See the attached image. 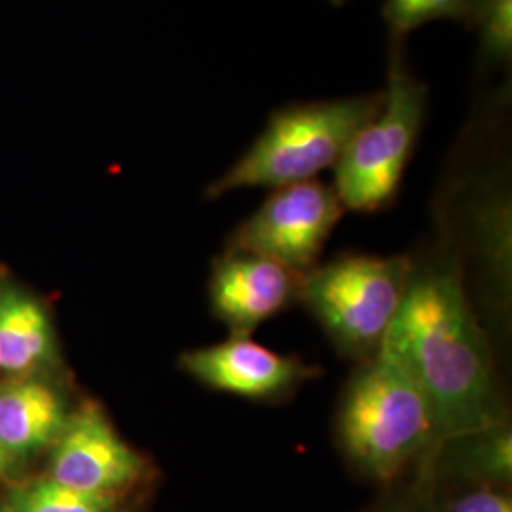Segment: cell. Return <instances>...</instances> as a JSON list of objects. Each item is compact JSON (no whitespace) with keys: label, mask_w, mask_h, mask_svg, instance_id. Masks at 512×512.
<instances>
[{"label":"cell","mask_w":512,"mask_h":512,"mask_svg":"<svg viewBox=\"0 0 512 512\" xmlns=\"http://www.w3.org/2000/svg\"><path fill=\"white\" fill-rule=\"evenodd\" d=\"M420 384L439 442L505 423L492 353L454 268L414 275L384 342Z\"/></svg>","instance_id":"obj_1"},{"label":"cell","mask_w":512,"mask_h":512,"mask_svg":"<svg viewBox=\"0 0 512 512\" xmlns=\"http://www.w3.org/2000/svg\"><path fill=\"white\" fill-rule=\"evenodd\" d=\"M384 92L294 103L275 110L260 137L209 186L207 198L239 188H279L315 179L338 164L349 141L382 107Z\"/></svg>","instance_id":"obj_2"},{"label":"cell","mask_w":512,"mask_h":512,"mask_svg":"<svg viewBox=\"0 0 512 512\" xmlns=\"http://www.w3.org/2000/svg\"><path fill=\"white\" fill-rule=\"evenodd\" d=\"M340 439L363 471L391 480L439 442L435 414L401 357L380 346L349 387L340 414Z\"/></svg>","instance_id":"obj_3"},{"label":"cell","mask_w":512,"mask_h":512,"mask_svg":"<svg viewBox=\"0 0 512 512\" xmlns=\"http://www.w3.org/2000/svg\"><path fill=\"white\" fill-rule=\"evenodd\" d=\"M384 101L359 129L336 167L334 192L344 209L372 213L391 202L420 137L429 90L410 71L399 42L393 48Z\"/></svg>","instance_id":"obj_4"},{"label":"cell","mask_w":512,"mask_h":512,"mask_svg":"<svg viewBox=\"0 0 512 512\" xmlns=\"http://www.w3.org/2000/svg\"><path fill=\"white\" fill-rule=\"evenodd\" d=\"M412 262L406 256H340L302 275L298 298L344 351L374 357L403 306Z\"/></svg>","instance_id":"obj_5"},{"label":"cell","mask_w":512,"mask_h":512,"mask_svg":"<svg viewBox=\"0 0 512 512\" xmlns=\"http://www.w3.org/2000/svg\"><path fill=\"white\" fill-rule=\"evenodd\" d=\"M342 213L344 205L334 188L317 179L279 186L239 224L230 249L266 256L296 274H308Z\"/></svg>","instance_id":"obj_6"},{"label":"cell","mask_w":512,"mask_h":512,"mask_svg":"<svg viewBox=\"0 0 512 512\" xmlns=\"http://www.w3.org/2000/svg\"><path fill=\"white\" fill-rule=\"evenodd\" d=\"M145 461L116 433L103 408L84 403L54 442L50 478L86 494L114 495L135 484Z\"/></svg>","instance_id":"obj_7"},{"label":"cell","mask_w":512,"mask_h":512,"mask_svg":"<svg viewBox=\"0 0 512 512\" xmlns=\"http://www.w3.org/2000/svg\"><path fill=\"white\" fill-rule=\"evenodd\" d=\"M300 281L272 258L230 249L213 266L211 306L232 336L243 338L298 298Z\"/></svg>","instance_id":"obj_8"},{"label":"cell","mask_w":512,"mask_h":512,"mask_svg":"<svg viewBox=\"0 0 512 512\" xmlns=\"http://www.w3.org/2000/svg\"><path fill=\"white\" fill-rule=\"evenodd\" d=\"M181 368L202 384L245 399H272L310 378V368L294 357L277 355L249 336L194 349L181 357Z\"/></svg>","instance_id":"obj_9"},{"label":"cell","mask_w":512,"mask_h":512,"mask_svg":"<svg viewBox=\"0 0 512 512\" xmlns=\"http://www.w3.org/2000/svg\"><path fill=\"white\" fill-rule=\"evenodd\" d=\"M67 412L52 387L19 380L0 387V444L12 458H25L54 444Z\"/></svg>","instance_id":"obj_10"},{"label":"cell","mask_w":512,"mask_h":512,"mask_svg":"<svg viewBox=\"0 0 512 512\" xmlns=\"http://www.w3.org/2000/svg\"><path fill=\"white\" fill-rule=\"evenodd\" d=\"M54 351L46 311L16 287L0 285V370L27 374Z\"/></svg>","instance_id":"obj_11"},{"label":"cell","mask_w":512,"mask_h":512,"mask_svg":"<svg viewBox=\"0 0 512 512\" xmlns=\"http://www.w3.org/2000/svg\"><path fill=\"white\" fill-rule=\"evenodd\" d=\"M114 495L86 494L42 478L12 490L0 501V512H112Z\"/></svg>","instance_id":"obj_12"},{"label":"cell","mask_w":512,"mask_h":512,"mask_svg":"<svg viewBox=\"0 0 512 512\" xmlns=\"http://www.w3.org/2000/svg\"><path fill=\"white\" fill-rule=\"evenodd\" d=\"M463 465L475 478L488 482H509L512 475L511 427L501 423L492 429L463 437ZM454 442V440H452Z\"/></svg>","instance_id":"obj_13"},{"label":"cell","mask_w":512,"mask_h":512,"mask_svg":"<svg viewBox=\"0 0 512 512\" xmlns=\"http://www.w3.org/2000/svg\"><path fill=\"white\" fill-rule=\"evenodd\" d=\"M490 61L509 63L512 55V0H471L469 16Z\"/></svg>","instance_id":"obj_14"},{"label":"cell","mask_w":512,"mask_h":512,"mask_svg":"<svg viewBox=\"0 0 512 512\" xmlns=\"http://www.w3.org/2000/svg\"><path fill=\"white\" fill-rule=\"evenodd\" d=\"M471 0H385L384 18L393 35L401 38L437 19L467 21Z\"/></svg>","instance_id":"obj_15"},{"label":"cell","mask_w":512,"mask_h":512,"mask_svg":"<svg viewBox=\"0 0 512 512\" xmlns=\"http://www.w3.org/2000/svg\"><path fill=\"white\" fill-rule=\"evenodd\" d=\"M486 211L482 220V247L503 281L509 277L511 268V211L503 202L490 205Z\"/></svg>","instance_id":"obj_16"},{"label":"cell","mask_w":512,"mask_h":512,"mask_svg":"<svg viewBox=\"0 0 512 512\" xmlns=\"http://www.w3.org/2000/svg\"><path fill=\"white\" fill-rule=\"evenodd\" d=\"M448 512H512V503L494 490H478L458 497Z\"/></svg>","instance_id":"obj_17"},{"label":"cell","mask_w":512,"mask_h":512,"mask_svg":"<svg viewBox=\"0 0 512 512\" xmlns=\"http://www.w3.org/2000/svg\"><path fill=\"white\" fill-rule=\"evenodd\" d=\"M12 463H14V458H12V456L4 450V446L0 444V478H4V476L8 475Z\"/></svg>","instance_id":"obj_18"},{"label":"cell","mask_w":512,"mask_h":512,"mask_svg":"<svg viewBox=\"0 0 512 512\" xmlns=\"http://www.w3.org/2000/svg\"><path fill=\"white\" fill-rule=\"evenodd\" d=\"M334 6H340V4H344V2H348V0H330Z\"/></svg>","instance_id":"obj_19"}]
</instances>
